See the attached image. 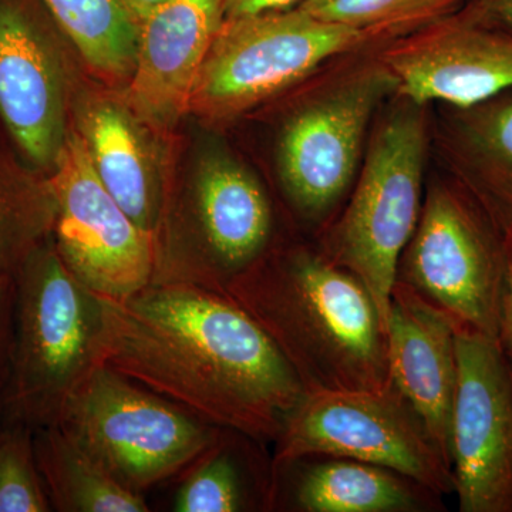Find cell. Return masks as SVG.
Masks as SVG:
<instances>
[{"instance_id": "cell-2", "label": "cell", "mask_w": 512, "mask_h": 512, "mask_svg": "<svg viewBox=\"0 0 512 512\" xmlns=\"http://www.w3.org/2000/svg\"><path fill=\"white\" fill-rule=\"evenodd\" d=\"M225 293L274 342L306 393L390 384L386 332L372 295L319 247L276 241Z\"/></svg>"}, {"instance_id": "cell-16", "label": "cell", "mask_w": 512, "mask_h": 512, "mask_svg": "<svg viewBox=\"0 0 512 512\" xmlns=\"http://www.w3.org/2000/svg\"><path fill=\"white\" fill-rule=\"evenodd\" d=\"M390 383L416 410L450 456L451 410L457 384L456 323L396 282L386 320Z\"/></svg>"}, {"instance_id": "cell-8", "label": "cell", "mask_w": 512, "mask_h": 512, "mask_svg": "<svg viewBox=\"0 0 512 512\" xmlns=\"http://www.w3.org/2000/svg\"><path fill=\"white\" fill-rule=\"evenodd\" d=\"M372 40L366 30L299 6L225 19L202 63L190 109L211 119L237 116Z\"/></svg>"}, {"instance_id": "cell-23", "label": "cell", "mask_w": 512, "mask_h": 512, "mask_svg": "<svg viewBox=\"0 0 512 512\" xmlns=\"http://www.w3.org/2000/svg\"><path fill=\"white\" fill-rule=\"evenodd\" d=\"M63 35L104 76L121 79L136 64L138 20L123 0H42Z\"/></svg>"}, {"instance_id": "cell-17", "label": "cell", "mask_w": 512, "mask_h": 512, "mask_svg": "<svg viewBox=\"0 0 512 512\" xmlns=\"http://www.w3.org/2000/svg\"><path fill=\"white\" fill-rule=\"evenodd\" d=\"M443 495L390 468L332 456L274 467L272 511L439 512Z\"/></svg>"}, {"instance_id": "cell-21", "label": "cell", "mask_w": 512, "mask_h": 512, "mask_svg": "<svg viewBox=\"0 0 512 512\" xmlns=\"http://www.w3.org/2000/svg\"><path fill=\"white\" fill-rule=\"evenodd\" d=\"M37 464L52 510L147 512L143 495L127 490L56 424L35 430Z\"/></svg>"}, {"instance_id": "cell-27", "label": "cell", "mask_w": 512, "mask_h": 512, "mask_svg": "<svg viewBox=\"0 0 512 512\" xmlns=\"http://www.w3.org/2000/svg\"><path fill=\"white\" fill-rule=\"evenodd\" d=\"M500 345L512 350V231L505 235V261L500 301Z\"/></svg>"}, {"instance_id": "cell-13", "label": "cell", "mask_w": 512, "mask_h": 512, "mask_svg": "<svg viewBox=\"0 0 512 512\" xmlns=\"http://www.w3.org/2000/svg\"><path fill=\"white\" fill-rule=\"evenodd\" d=\"M57 32L42 0H0V128L20 160L45 177L70 131Z\"/></svg>"}, {"instance_id": "cell-3", "label": "cell", "mask_w": 512, "mask_h": 512, "mask_svg": "<svg viewBox=\"0 0 512 512\" xmlns=\"http://www.w3.org/2000/svg\"><path fill=\"white\" fill-rule=\"evenodd\" d=\"M99 296L74 278L46 241L15 278V338L3 420L32 429L55 424L97 363Z\"/></svg>"}, {"instance_id": "cell-5", "label": "cell", "mask_w": 512, "mask_h": 512, "mask_svg": "<svg viewBox=\"0 0 512 512\" xmlns=\"http://www.w3.org/2000/svg\"><path fill=\"white\" fill-rule=\"evenodd\" d=\"M416 107L394 111L377 130L352 197L320 232L318 245L330 261L363 282L384 332L397 266L424 200L426 127Z\"/></svg>"}, {"instance_id": "cell-29", "label": "cell", "mask_w": 512, "mask_h": 512, "mask_svg": "<svg viewBox=\"0 0 512 512\" xmlns=\"http://www.w3.org/2000/svg\"><path fill=\"white\" fill-rule=\"evenodd\" d=\"M301 2L302 0H225V19L292 9L295 5H301Z\"/></svg>"}, {"instance_id": "cell-25", "label": "cell", "mask_w": 512, "mask_h": 512, "mask_svg": "<svg viewBox=\"0 0 512 512\" xmlns=\"http://www.w3.org/2000/svg\"><path fill=\"white\" fill-rule=\"evenodd\" d=\"M35 448V429L20 421L0 424V512H49Z\"/></svg>"}, {"instance_id": "cell-11", "label": "cell", "mask_w": 512, "mask_h": 512, "mask_svg": "<svg viewBox=\"0 0 512 512\" xmlns=\"http://www.w3.org/2000/svg\"><path fill=\"white\" fill-rule=\"evenodd\" d=\"M47 180L57 208L53 241L74 278L107 299L127 298L150 285L154 237L101 184L79 131H69Z\"/></svg>"}, {"instance_id": "cell-10", "label": "cell", "mask_w": 512, "mask_h": 512, "mask_svg": "<svg viewBox=\"0 0 512 512\" xmlns=\"http://www.w3.org/2000/svg\"><path fill=\"white\" fill-rule=\"evenodd\" d=\"M397 92L382 62L350 74L296 111L279 141V177L293 212L322 232L357 174L367 127L380 101Z\"/></svg>"}, {"instance_id": "cell-28", "label": "cell", "mask_w": 512, "mask_h": 512, "mask_svg": "<svg viewBox=\"0 0 512 512\" xmlns=\"http://www.w3.org/2000/svg\"><path fill=\"white\" fill-rule=\"evenodd\" d=\"M468 9L485 25L512 33V0H471Z\"/></svg>"}, {"instance_id": "cell-18", "label": "cell", "mask_w": 512, "mask_h": 512, "mask_svg": "<svg viewBox=\"0 0 512 512\" xmlns=\"http://www.w3.org/2000/svg\"><path fill=\"white\" fill-rule=\"evenodd\" d=\"M80 127L101 184L128 217L154 237L164 191L134 114L113 101H96L84 111Z\"/></svg>"}, {"instance_id": "cell-7", "label": "cell", "mask_w": 512, "mask_h": 512, "mask_svg": "<svg viewBox=\"0 0 512 512\" xmlns=\"http://www.w3.org/2000/svg\"><path fill=\"white\" fill-rule=\"evenodd\" d=\"M505 234L466 185L436 184L404 249L396 282L457 326L500 342Z\"/></svg>"}, {"instance_id": "cell-4", "label": "cell", "mask_w": 512, "mask_h": 512, "mask_svg": "<svg viewBox=\"0 0 512 512\" xmlns=\"http://www.w3.org/2000/svg\"><path fill=\"white\" fill-rule=\"evenodd\" d=\"M56 426L127 490L180 481L222 427L96 363L64 403Z\"/></svg>"}, {"instance_id": "cell-30", "label": "cell", "mask_w": 512, "mask_h": 512, "mask_svg": "<svg viewBox=\"0 0 512 512\" xmlns=\"http://www.w3.org/2000/svg\"><path fill=\"white\" fill-rule=\"evenodd\" d=\"M128 9L131 10L137 20L143 18L146 13L150 12L157 6L163 5L167 0H123Z\"/></svg>"}, {"instance_id": "cell-24", "label": "cell", "mask_w": 512, "mask_h": 512, "mask_svg": "<svg viewBox=\"0 0 512 512\" xmlns=\"http://www.w3.org/2000/svg\"><path fill=\"white\" fill-rule=\"evenodd\" d=\"M464 0H332L312 10L329 22L379 37H403L453 15Z\"/></svg>"}, {"instance_id": "cell-1", "label": "cell", "mask_w": 512, "mask_h": 512, "mask_svg": "<svg viewBox=\"0 0 512 512\" xmlns=\"http://www.w3.org/2000/svg\"><path fill=\"white\" fill-rule=\"evenodd\" d=\"M99 301L97 363L215 426L274 446L306 390L228 293L150 284L127 298Z\"/></svg>"}, {"instance_id": "cell-31", "label": "cell", "mask_w": 512, "mask_h": 512, "mask_svg": "<svg viewBox=\"0 0 512 512\" xmlns=\"http://www.w3.org/2000/svg\"><path fill=\"white\" fill-rule=\"evenodd\" d=\"M328 2H332V0H302L299 8L306 10V12H312V10L318 9Z\"/></svg>"}, {"instance_id": "cell-14", "label": "cell", "mask_w": 512, "mask_h": 512, "mask_svg": "<svg viewBox=\"0 0 512 512\" xmlns=\"http://www.w3.org/2000/svg\"><path fill=\"white\" fill-rule=\"evenodd\" d=\"M380 62L410 103L467 109L512 89V33L485 25L467 6L394 40Z\"/></svg>"}, {"instance_id": "cell-32", "label": "cell", "mask_w": 512, "mask_h": 512, "mask_svg": "<svg viewBox=\"0 0 512 512\" xmlns=\"http://www.w3.org/2000/svg\"><path fill=\"white\" fill-rule=\"evenodd\" d=\"M508 357H510V363H511V367H512V350L510 353H507Z\"/></svg>"}, {"instance_id": "cell-20", "label": "cell", "mask_w": 512, "mask_h": 512, "mask_svg": "<svg viewBox=\"0 0 512 512\" xmlns=\"http://www.w3.org/2000/svg\"><path fill=\"white\" fill-rule=\"evenodd\" d=\"M456 110L451 147L460 181L507 235L512 231V89Z\"/></svg>"}, {"instance_id": "cell-19", "label": "cell", "mask_w": 512, "mask_h": 512, "mask_svg": "<svg viewBox=\"0 0 512 512\" xmlns=\"http://www.w3.org/2000/svg\"><path fill=\"white\" fill-rule=\"evenodd\" d=\"M262 443L224 429L194 467L180 480L177 512L272 511L274 466Z\"/></svg>"}, {"instance_id": "cell-15", "label": "cell", "mask_w": 512, "mask_h": 512, "mask_svg": "<svg viewBox=\"0 0 512 512\" xmlns=\"http://www.w3.org/2000/svg\"><path fill=\"white\" fill-rule=\"evenodd\" d=\"M225 20V0H167L138 19L128 100L137 116L171 126L190 109L192 89Z\"/></svg>"}, {"instance_id": "cell-26", "label": "cell", "mask_w": 512, "mask_h": 512, "mask_svg": "<svg viewBox=\"0 0 512 512\" xmlns=\"http://www.w3.org/2000/svg\"><path fill=\"white\" fill-rule=\"evenodd\" d=\"M15 338V281L0 278V397L8 386Z\"/></svg>"}, {"instance_id": "cell-12", "label": "cell", "mask_w": 512, "mask_h": 512, "mask_svg": "<svg viewBox=\"0 0 512 512\" xmlns=\"http://www.w3.org/2000/svg\"><path fill=\"white\" fill-rule=\"evenodd\" d=\"M450 456L461 512H512V367L497 340L456 325Z\"/></svg>"}, {"instance_id": "cell-6", "label": "cell", "mask_w": 512, "mask_h": 512, "mask_svg": "<svg viewBox=\"0 0 512 512\" xmlns=\"http://www.w3.org/2000/svg\"><path fill=\"white\" fill-rule=\"evenodd\" d=\"M183 215L163 214L154 231L151 284L225 292L276 244L274 205L244 165L212 153L195 171Z\"/></svg>"}, {"instance_id": "cell-22", "label": "cell", "mask_w": 512, "mask_h": 512, "mask_svg": "<svg viewBox=\"0 0 512 512\" xmlns=\"http://www.w3.org/2000/svg\"><path fill=\"white\" fill-rule=\"evenodd\" d=\"M56 214L47 177L0 148V278L15 281L30 256L53 237Z\"/></svg>"}, {"instance_id": "cell-9", "label": "cell", "mask_w": 512, "mask_h": 512, "mask_svg": "<svg viewBox=\"0 0 512 512\" xmlns=\"http://www.w3.org/2000/svg\"><path fill=\"white\" fill-rule=\"evenodd\" d=\"M305 456L376 464L443 497L454 494L450 460L392 383L383 389L306 393L274 443L272 466Z\"/></svg>"}]
</instances>
